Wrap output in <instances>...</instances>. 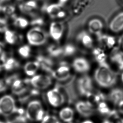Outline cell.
Wrapping results in <instances>:
<instances>
[{"mask_svg": "<svg viewBox=\"0 0 123 123\" xmlns=\"http://www.w3.org/2000/svg\"><path fill=\"white\" fill-rule=\"evenodd\" d=\"M94 79L99 86L105 88L112 87L117 81V75L108 65H99L94 73Z\"/></svg>", "mask_w": 123, "mask_h": 123, "instance_id": "6da1fadb", "label": "cell"}, {"mask_svg": "<svg viewBox=\"0 0 123 123\" xmlns=\"http://www.w3.org/2000/svg\"><path fill=\"white\" fill-rule=\"evenodd\" d=\"M75 79V75H72L68 79L63 81H60L56 86L63 93L69 104L74 103L79 98Z\"/></svg>", "mask_w": 123, "mask_h": 123, "instance_id": "7a4b0ae2", "label": "cell"}, {"mask_svg": "<svg viewBox=\"0 0 123 123\" xmlns=\"http://www.w3.org/2000/svg\"><path fill=\"white\" fill-rule=\"evenodd\" d=\"M26 38L30 44L39 46L46 43L47 36L44 31L40 27H35L27 32Z\"/></svg>", "mask_w": 123, "mask_h": 123, "instance_id": "3957f363", "label": "cell"}, {"mask_svg": "<svg viewBox=\"0 0 123 123\" xmlns=\"http://www.w3.org/2000/svg\"><path fill=\"white\" fill-rule=\"evenodd\" d=\"M76 86L79 94L80 96L87 97L94 90L92 79L86 74H84L77 79Z\"/></svg>", "mask_w": 123, "mask_h": 123, "instance_id": "277c9868", "label": "cell"}, {"mask_svg": "<svg viewBox=\"0 0 123 123\" xmlns=\"http://www.w3.org/2000/svg\"><path fill=\"white\" fill-rule=\"evenodd\" d=\"M44 111L39 101H32L28 105L26 112L27 118L33 121H39L43 118Z\"/></svg>", "mask_w": 123, "mask_h": 123, "instance_id": "5b68a950", "label": "cell"}, {"mask_svg": "<svg viewBox=\"0 0 123 123\" xmlns=\"http://www.w3.org/2000/svg\"><path fill=\"white\" fill-rule=\"evenodd\" d=\"M15 102L10 95H6L0 99V113L5 116H10L17 111Z\"/></svg>", "mask_w": 123, "mask_h": 123, "instance_id": "8992f818", "label": "cell"}, {"mask_svg": "<svg viewBox=\"0 0 123 123\" xmlns=\"http://www.w3.org/2000/svg\"><path fill=\"white\" fill-rule=\"evenodd\" d=\"M47 96L50 104L55 107L61 106L66 100L63 93L56 86L53 89L48 92Z\"/></svg>", "mask_w": 123, "mask_h": 123, "instance_id": "52a82bcc", "label": "cell"}, {"mask_svg": "<svg viewBox=\"0 0 123 123\" xmlns=\"http://www.w3.org/2000/svg\"><path fill=\"white\" fill-rule=\"evenodd\" d=\"M70 69L68 64L63 62L60 64L56 70H52L51 74L59 81H63L68 79L72 76L70 74Z\"/></svg>", "mask_w": 123, "mask_h": 123, "instance_id": "ba28073f", "label": "cell"}, {"mask_svg": "<svg viewBox=\"0 0 123 123\" xmlns=\"http://www.w3.org/2000/svg\"><path fill=\"white\" fill-rule=\"evenodd\" d=\"M36 89H44L51 85L52 80L48 75H39L34 76L28 81Z\"/></svg>", "mask_w": 123, "mask_h": 123, "instance_id": "9c48e42d", "label": "cell"}, {"mask_svg": "<svg viewBox=\"0 0 123 123\" xmlns=\"http://www.w3.org/2000/svg\"><path fill=\"white\" fill-rule=\"evenodd\" d=\"M97 38L99 47L105 51L106 50H113L116 49L115 46L117 41L113 36L102 33L97 36Z\"/></svg>", "mask_w": 123, "mask_h": 123, "instance_id": "30bf717a", "label": "cell"}, {"mask_svg": "<svg viewBox=\"0 0 123 123\" xmlns=\"http://www.w3.org/2000/svg\"><path fill=\"white\" fill-rule=\"evenodd\" d=\"M46 12L53 19H62L65 17L66 15L63 5L59 3L48 6L46 7Z\"/></svg>", "mask_w": 123, "mask_h": 123, "instance_id": "8fae6325", "label": "cell"}, {"mask_svg": "<svg viewBox=\"0 0 123 123\" xmlns=\"http://www.w3.org/2000/svg\"><path fill=\"white\" fill-rule=\"evenodd\" d=\"M75 109L81 116L88 118L92 116L94 113L93 105L89 101H79L75 104Z\"/></svg>", "mask_w": 123, "mask_h": 123, "instance_id": "7c38bea8", "label": "cell"}, {"mask_svg": "<svg viewBox=\"0 0 123 123\" xmlns=\"http://www.w3.org/2000/svg\"><path fill=\"white\" fill-rule=\"evenodd\" d=\"M72 66L76 72L80 74L86 73L91 68L90 63L89 60L82 56L75 58L72 62Z\"/></svg>", "mask_w": 123, "mask_h": 123, "instance_id": "4fadbf2b", "label": "cell"}, {"mask_svg": "<svg viewBox=\"0 0 123 123\" xmlns=\"http://www.w3.org/2000/svg\"><path fill=\"white\" fill-rule=\"evenodd\" d=\"M64 31L65 26L63 23L61 22H53L50 25V36L56 41H59L61 39L63 35Z\"/></svg>", "mask_w": 123, "mask_h": 123, "instance_id": "5bb4252c", "label": "cell"}, {"mask_svg": "<svg viewBox=\"0 0 123 123\" xmlns=\"http://www.w3.org/2000/svg\"><path fill=\"white\" fill-rule=\"evenodd\" d=\"M76 41L84 48L92 49L94 47V41L91 34L85 31H81L77 34Z\"/></svg>", "mask_w": 123, "mask_h": 123, "instance_id": "9a60e30c", "label": "cell"}, {"mask_svg": "<svg viewBox=\"0 0 123 123\" xmlns=\"http://www.w3.org/2000/svg\"><path fill=\"white\" fill-rule=\"evenodd\" d=\"M103 23L99 19H92L88 22V29L89 33L97 37L103 33Z\"/></svg>", "mask_w": 123, "mask_h": 123, "instance_id": "2e32d148", "label": "cell"}, {"mask_svg": "<svg viewBox=\"0 0 123 123\" xmlns=\"http://www.w3.org/2000/svg\"><path fill=\"white\" fill-rule=\"evenodd\" d=\"M109 27L110 30L113 33H117L123 31V12L116 14L111 19Z\"/></svg>", "mask_w": 123, "mask_h": 123, "instance_id": "e0dca14e", "label": "cell"}, {"mask_svg": "<svg viewBox=\"0 0 123 123\" xmlns=\"http://www.w3.org/2000/svg\"><path fill=\"white\" fill-rule=\"evenodd\" d=\"M92 53L94 60L99 65H108L107 62L108 57L104 49L98 47L93 49Z\"/></svg>", "mask_w": 123, "mask_h": 123, "instance_id": "ac0fdd59", "label": "cell"}, {"mask_svg": "<svg viewBox=\"0 0 123 123\" xmlns=\"http://www.w3.org/2000/svg\"><path fill=\"white\" fill-rule=\"evenodd\" d=\"M110 60L119 70H123V51L116 48L112 50V52L110 56Z\"/></svg>", "mask_w": 123, "mask_h": 123, "instance_id": "d6986e66", "label": "cell"}, {"mask_svg": "<svg viewBox=\"0 0 123 123\" xmlns=\"http://www.w3.org/2000/svg\"><path fill=\"white\" fill-rule=\"evenodd\" d=\"M107 99L115 105H118L123 100V89L121 88L113 89L107 96Z\"/></svg>", "mask_w": 123, "mask_h": 123, "instance_id": "ffe728a7", "label": "cell"}, {"mask_svg": "<svg viewBox=\"0 0 123 123\" xmlns=\"http://www.w3.org/2000/svg\"><path fill=\"white\" fill-rule=\"evenodd\" d=\"M37 7V4L34 0H28L21 4L19 6V9L21 12L29 14L33 13Z\"/></svg>", "mask_w": 123, "mask_h": 123, "instance_id": "44dd1931", "label": "cell"}, {"mask_svg": "<svg viewBox=\"0 0 123 123\" xmlns=\"http://www.w3.org/2000/svg\"><path fill=\"white\" fill-rule=\"evenodd\" d=\"M40 67L38 61L28 62L24 66V71L25 74L29 76L34 75Z\"/></svg>", "mask_w": 123, "mask_h": 123, "instance_id": "7402d4cb", "label": "cell"}, {"mask_svg": "<svg viewBox=\"0 0 123 123\" xmlns=\"http://www.w3.org/2000/svg\"><path fill=\"white\" fill-rule=\"evenodd\" d=\"M25 82L17 79L14 80L12 83V90L14 94L19 95L25 92L26 87Z\"/></svg>", "mask_w": 123, "mask_h": 123, "instance_id": "603a6c76", "label": "cell"}, {"mask_svg": "<svg viewBox=\"0 0 123 123\" xmlns=\"http://www.w3.org/2000/svg\"><path fill=\"white\" fill-rule=\"evenodd\" d=\"M74 112L70 107H65L60 111L59 116L61 119L65 122H71L74 119Z\"/></svg>", "mask_w": 123, "mask_h": 123, "instance_id": "cb8c5ba5", "label": "cell"}, {"mask_svg": "<svg viewBox=\"0 0 123 123\" xmlns=\"http://www.w3.org/2000/svg\"><path fill=\"white\" fill-rule=\"evenodd\" d=\"M19 37V35L8 29L4 32V39L6 42L9 44H14L18 42L20 38Z\"/></svg>", "mask_w": 123, "mask_h": 123, "instance_id": "d4e9b609", "label": "cell"}, {"mask_svg": "<svg viewBox=\"0 0 123 123\" xmlns=\"http://www.w3.org/2000/svg\"><path fill=\"white\" fill-rule=\"evenodd\" d=\"M19 66V62L12 57L6 59L3 65V67L7 71L13 70L18 68Z\"/></svg>", "mask_w": 123, "mask_h": 123, "instance_id": "484cf974", "label": "cell"}, {"mask_svg": "<svg viewBox=\"0 0 123 123\" xmlns=\"http://www.w3.org/2000/svg\"><path fill=\"white\" fill-rule=\"evenodd\" d=\"M40 65V67H42L43 68L51 73L52 70H51V66L53 65L52 62L49 58L44 56H40L38 57L37 60Z\"/></svg>", "mask_w": 123, "mask_h": 123, "instance_id": "4316f807", "label": "cell"}, {"mask_svg": "<svg viewBox=\"0 0 123 123\" xmlns=\"http://www.w3.org/2000/svg\"><path fill=\"white\" fill-rule=\"evenodd\" d=\"M48 51L51 56L58 57L63 55V47L57 45H52L49 47Z\"/></svg>", "mask_w": 123, "mask_h": 123, "instance_id": "83f0119b", "label": "cell"}, {"mask_svg": "<svg viewBox=\"0 0 123 123\" xmlns=\"http://www.w3.org/2000/svg\"><path fill=\"white\" fill-rule=\"evenodd\" d=\"M28 21L22 17H15L14 18V25L16 27L24 29L29 25Z\"/></svg>", "mask_w": 123, "mask_h": 123, "instance_id": "f1b7e54d", "label": "cell"}, {"mask_svg": "<svg viewBox=\"0 0 123 123\" xmlns=\"http://www.w3.org/2000/svg\"><path fill=\"white\" fill-rule=\"evenodd\" d=\"M76 51L75 46L72 44L69 43L63 47V55L64 56H70L74 55Z\"/></svg>", "mask_w": 123, "mask_h": 123, "instance_id": "f546056e", "label": "cell"}, {"mask_svg": "<svg viewBox=\"0 0 123 123\" xmlns=\"http://www.w3.org/2000/svg\"><path fill=\"white\" fill-rule=\"evenodd\" d=\"M15 7L12 5H7L3 6L2 8V12L6 17L15 18Z\"/></svg>", "mask_w": 123, "mask_h": 123, "instance_id": "4dcf8cb0", "label": "cell"}, {"mask_svg": "<svg viewBox=\"0 0 123 123\" xmlns=\"http://www.w3.org/2000/svg\"><path fill=\"white\" fill-rule=\"evenodd\" d=\"M31 47L27 45L21 46L18 50L19 55L24 58H28L31 55Z\"/></svg>", "mask_w": 123, "mask_h": 123, "instance_id": "1f68e13d", "label": "cell"}, {"mask_svg": "<svg viewBox=\"0 0 123 123\" xmlns=\"http://www.w3.org/2000/svg\"><path fill=\"white\" fill-rule=\"evenodd\" d=\"M98 111L101 114L103 115H109L111 113V110L108 107L106 103L101 102L98 105Z\"/></svg>", "mask_w": 123, "mask_h": 123, "instance_id": "d6a6232c", "label": "cell"}, {"mask_svg": "<svg viewBox=\"0 0 123 123\" xmlns=\"http://www.w3.org/2000/svg\"><path fill=\"white\" fill-rule=\"evenodd\" d=\"M41 123H60L56 117L47 115L43 117Z\"/></svg>", "mask_w": 123, "mask_h": 123, "instance_id": "836d02e7", "label": "cell"}, {"mask_svg": "<svg viewBox=\"0 0 123 123\" xmlns=\"http://www.w3.org/2000/svg\"><path fill=\"white\" fill-rule=\"evenodd\" d=\"M8 23L5 19L0 18V32H4L7 30Z\"/></svg>", "mask_w": 123, "mask_h": 123, "instance_id": "e575fe53", "label": "cell"}, {"mask_svg": "<svg viewBox=\"0 0 123 123\" xmlns=\"http://www.w3.org/2000/svg\"><path fill=\"white\" fill-rule=\"evenodd\" d=\"M9 84V83L7 79L5 80L0 79V93L5 91Z\"/></svg>", "mask_w": 123, "mask_h": 123, "instance_id": "d590c367", "label": "cell"}, {"mask_svg": "<svg viewBox=\"0 0 123 123\" xmlns=\"http://www.w3.org/2000/svg\"><path fill=\"white\" fill-rule=\"evenodd\" d=\"M5 50V45L4 43L0 42V60L3 61L6 59Z\"/></svg>", "mask_w": 123, "mask_h": 123, "instance_id": "8d00e7d4", "label": "cell"}, {"mask_svg": "<svg viewBox=\"0 0 123 123\" xmlns=\"http://www.w3.org/2000/svg\"><path fill=\"white\" fill-rule=\"evenodd\" d=\"M43 24V20L41 19L38 18V19H34L31 22V24L32 25L35 26V27H38L41 25Z\"/></svg>", "mask_w": 123, "mask_h": 123, "instance_id": "74e56055", "label": "cell"}, {"mask_svg": "<svg viewBox=\"0 0 123 123\" xmlns=\"http://www.w3.org/2000/svg\"><path fill=\"white\" fill-rule=\"evenodd\" d=\"M117 43L120 48L123 49V35L120 36L118 38V41H117Z\"/></svg>", "mask_w": 123, "mask_h": 123, "instance_id": "f35d334b", "label": "cell"}, {"mask_svg": "<svg viewBox=\"0 0 123 123\" xmlns=\"http://www.w3.org/2000/svg\"><path fill=\"white\" fill-rule=\"evenodd\" d=\"M118 105L119 107L120 112L123 114V100L120 101L118 103Z\"/></svg>", "mask_w": 123, "mask_h": 123, "instance_id": "ab89813d", "label": "cell"}, {"mask_svg": "<svg viewBox=\"0 0 123 123\" xmlns=\"http://www.w3.org/2000/svg\"><path fill=\"white\" fill-rule=\"evenodd\" d=\"M116 123H123V118H118L116 121Z\"/></svg>", "mask_w": 123, "mask_h": 123, "instance_id": "60d3db41", "label": "cell"}, {"mask_svg": "<svg viewBox=\"0 0 123 123\" xmlns=\"http://www.w3.org/2000/svg\"><path fill=\"white\" fill-rule=\"evenodd\" d=\"M81 123H94L93 121L90 120H86L85 121H84Z\"/></svg>", "mask_w": 123, "mask_h": 123, "instance_id": "b9f144b4", "label": "cell"}, {"mask_svg": "<svg viewBox=\"0 0 123 123\" xmlns=\"http://www.w3.org/2000/svg\"><path fill=\"white\" fill-rule=\"evenodd\" d=\"M102 123H113L111 122V121H110L108 120H105Z\"/></svg>", "mask_w": 123, "mask_h": 123, "instance_id": "7bdbcfd3", "label": "cell"}, {"mask_svg": "<svg viewBox=\"0 0 123 123\" xmlns=\"http://www.w3.org/2000/svg\"><path fill=\"white\" fill-rule=\"evenodd\" d=\"M3 6L1 5V4L0 3V12H2V8H3Z\"/></svg>", "mask_w": 123, "mask_h": 123, "instance_id": "ee69618b", "label": "cell"}, {"mask_svg": "<svg viewBox=\"0 0 123 123\" xmlns=\"http://www.w3.org/2000/svg\"><path fill=\"white\" fill-rule=\"evenodd\" d=\"M121 80H122V82H123V73H122V74H121Z\"/></svg>", "mask_w": 123, "mask_h": 123, "instance_id": "f6af8a7d", "label": "cell"}, {"mask_svg": "<svg viewBox=\"0 0 123 123\" xmlns=\"http://www.w3.org/2000/svg\"><path fill=\"white\" fill-rule=\"evenodd\" d=\"M9 0H1V1H9Z\"/></svg>", "mask_w": 123, "mask_h": 123, "instance_id": "bcb514c9", "label": "cell"}, {"mask_svg": "<svg viewBox=\"0 0 123 123\" xmlns=\"http://www.w3.org/2000/svg\"><path fill=\"white\" fill-rule=\"evenodd\" d=\"M17 0L18 1H22L23 0Z\"/></svg>", "mask_w": 123, "mask_h": 123, "instance_id": "7dc6e473", "label": "cell"}, {"mask_svg": "<svg viewBox=\"0 0 123 123\" xmlns=\"http://www.w3.org/2000/svg\"><path fill=\"white\" fill-rule=\"evenodd\" d=\"M1 66L0 65V70H1Z\"/></svg>", "mask_w": 123, "mask_h": 123, "instance_id": "c3c4849f", "label": "cell"}, {"mask_svg": "<svg viewBox=\"0 0 123 123\" xmlns=\"http://www.w3.org/2000/svg\"><path fill=\"white\" fill-rule=\"evenodd\" d=\"M0 123H4V122H1V121H0Z\"/></svg>", "mask_w": 123, "mask_h": 123, "instance_id": "681fc988", "label": "cell"}, {"mask_svg": "<svg viewBox=\"0 0 123 123\" xmlns=\"http://www.w3.org/2000/svg\"></svg>", "mask_w": 123, "mask_h": 123, "instance_id": "f907efd6", "label": "cell"}, {"mask_svg": "<svg viewBox=\"0 0 123 123\" xmlns=\"http://www.w3.org/2000/svg\"></svg>", "mask_w": 123, "mask_h": 123, "instance_id": "816d5d0a", "label": "cell"}]
</instances>
